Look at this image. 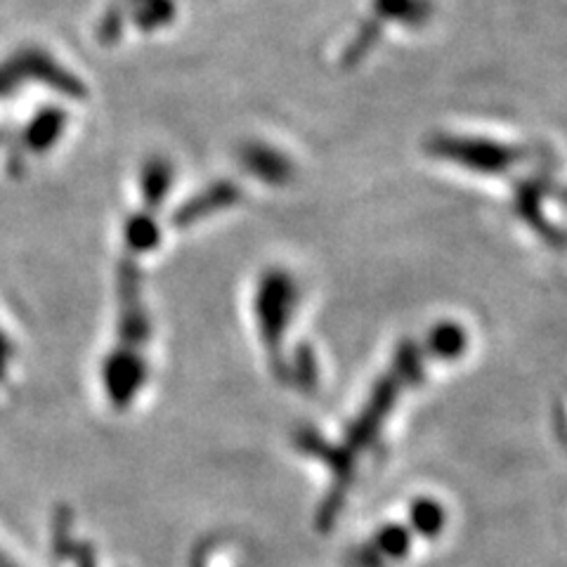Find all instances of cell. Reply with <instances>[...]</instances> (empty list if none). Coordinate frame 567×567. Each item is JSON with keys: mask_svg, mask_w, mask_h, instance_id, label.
Wrapping results in <instances>:
<instances>
[{"mask_svg": "<svg viewBox=\"0 0 567 567\" xmlns=\"http://www.w3.org/2000/svg\"><path fill=\"white\" fill-rule=\"evenodd\" d=\"M425 354L423 346L412 341H404L398 350L395 358L390 362L385 374L371 388L367 402L346 431V445L339 450V466L352 475L354 458L362 456L379 442L383 425L390 419V412L395 410L400 395L406 388L416 385L425 377Z\"/></svg>", "mask_w": 567, "mask_h": 567, "instance_id": "6da1fadb", "label": "cell"}, {"mask_svg": "<svg viewBox=\"0 0 567 567\" xmlns=\"http://www.w3.org/2000/svg\"><path fill=\"white\" fill-rule=\"evenodd\" d=\"M435 154L450 158L454 164L473 168L477 173H502L518 162V152L496 145L487 140H461L442 137L433 145Z\"/></svg>", "mask_w": 567, "mask_h": 567, "instance_id": "7a4b0ae2", "label": "cell"}, {"mask_svg": "<svg viewBox=\"0 0 567 567\" xmlns=\"http://www.w3.org/2000/svg\"><path fill=\"white\" fill-rule=\"evenodd\" d=\"M414 532L410 525L388 523L350 554V567H390L412 551Z\"/></svg>", "mask_w": 567, "mask_h": 567, "instance_id": "3957f363", "label": "cell"}, {"mask_svg": "<svg viewBox=\"0 0 567 567\" xmlns=\"http://www.w3.org/2000/svg\"><path fill=\"white\" fill-rule=\"evenodd\" d=\"M296 306V287L293 279L287 275H270L258 296V317L262 324L265 341L272 350L281 343V333L289 324L291 310Z\"/></svg>", "mask_w": 567, "mask_h": 567, "instance_id": "277c9868", "label": "cell"}, {"mask_svg": "<svg viewBox=\"0 0 567 567\" xmlns=\"http://www.w3.org/2000/svg\"><path fill=\"white\" fill-rule=\"evenodd\" d=\"M468 348V333L466 329L456 322H440L429 331V339H425V354L435 360H458L461 354Z\"/></svg>", "mask_w": 567, "mask_h": 567, "instance_id": "5b68a950", "label": "cell"}, {"mask_svg": "<svg viewBox=\"0 0 567 567\" xmlns=\"http://www.w3.org/2000/svg\"><path fill=\"white\" fill-rule=\"evenodd\" d=\"M406 525L414 532V537L435 539L447 525V511L433 496H419L410 506V523Z\"/></svg>", "mask_w": 567, "mask_h": 567, "instance_id": "8992f818", "label": "cell"}]
</instances>
